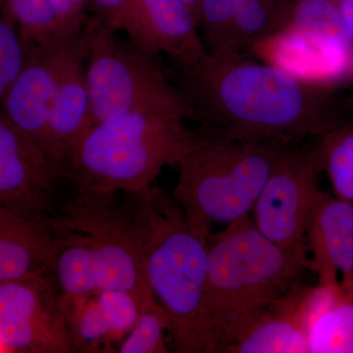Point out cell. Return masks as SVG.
<instances>
[{
  "label": "cell",
  "instance_id": "603a6c76",
  "mask_svg": "<svg viewBox=\"0 0 353 353\" xmlns=\"http://www.w3.org/2000/svg\"><path fill=\"white\" fill-rule=\"evenodd\" d=\"M245 0H201L199 29L204 48L211 52Z\"/></svg>",
  "mask_w": 353,
  "mask_h": 353
},
{
  "label": "cell",
  "instance_id": "7402d4cb",
  "mask_svg": "<svg viewBox=\"0 0 353 353\" xmlns=\"http://www.w3.org/2000/svg\"><path fill=\"white\" fill-rule=\"evenodd\" d=\"M170 320L157 299L139 305L138 319L117 348L119 353H166Z\"/></svg>",
  "mask_w": 353,
  "mask_h": 353
},
{
  "label": "cell",
  "instance_id": "30bf717a",
  "mask_svg": "<svg viewBox=\"0 0 353 353\" xmlns=\"http://www.w3.org/2000/svg\"><path fill=\"white\" fill-rule=\"evenodd\" d=\"M132 46L157 60L185 61L205 52L199 25L183 0H125L108 19Z\"/></svg>",
  "mask_w": 353,
  "mask_h": 353
},
{
  "label": "cell",
  "instance_id": "83f0119b",
  "mask_svg": "<svg viewBox=\"0 0 353 353\" xmlns=\"http://www.w3.org/2000/svg\"><path fill=\"white\" fill-rule=\"evenodd\" d=\"M183 1L189 7L192 15L196 18L197 25H199V8H201V0H183Z\"/></svg>",
  "mask_w": 353,
  "mask_h": 353
},
{
  "label": "cell",
  "instance_id": "d6986e66",
  "mask_svg": "<svg viewBox=\"0 0 353 353\" xmlns=\"http://www.w3.org/2000/svg\"><path fill=\"white\" fill-rule=\"evenodd\" d=\"M303 288L296 285L267 309L225 350L230 353H308L299 311Z\"/></svg>",
  "mask_w": 353,
  "mask_h": 353
},
{
  "label": "cell",
  "instance_id": "6da1fadb",
  "mask_svg": "<svg viewBox=\"0 0 353 353\" xmlns=\"http://www.w3.org/2000/svg\"><path fill=\"white\" fill-rule=\"evenodd\" d=\"M170 63L167 75L209 136L294 146L352 120L329 85L252 57L221 59L205 51Z\"/></svg>",
  "mask_w": 353,
  "mask_h": 353
},
{
  "label": "cell",
  "instance_id": "7c38bea8",
  "mask_svg": "<svg viewBox=\"0 0 353 353\" xmlns=\"http://www.w3.org/2000/svg\"><path fill=\"white\" fill-rule=\"evenodd\" d=\"M85 64L87 39L83 29L64 44L46 134V153L64 180L72 150L90 128Z\"/></svg>",
  "mask_w": 353,
  "mask_h": 353
},
{
  "label": "cell",
  "instance_id": "3957f363",
  "mask_svg": "<svg viewBox=\"0 0 353 353\" xmlns=\"http://www.w3.org/2000/svg\"><path fill=\"white\" fill-rule=\"evenodd\" d=\"M139 209L146 282L170 320L174 352H214L206 310L208 236L154 185L139 194Z\"/></svg>",
  "mask_w": 353,
  "mask_h": 353
},
{
  "label": "cell",
  "instance_id": "4fadbf2b",
  "mask_svg": "<svg viewBox=\"0 0 353 353\" xmlns=\"http://www.w3.org/2000/svg\"><path fill=\"white\" fill-rule=\"evenodd\" d=\"M67 39L26 50L24 66L0 101L2 116L46 157L48 120Z\"/></svg>",
  "mask_w": 353,
  "mask_h": 353
},
{
  "label": "cell",
  "instance_id": "f546056e",
  "mask_svg": "<svg viewBox=\"0 0 353 353\" xmlns=\"http://www.w3.org/2000/svg\"><path fill=\"white\" fill-rule=\"evenodd\" d=\"M0 353H6V350H4V348L0 345Z\"/></svg>",
  "mask_w": 353,
  "mask_h": 353
},
{
  "label": "cell",
  "instance_id": "2e32d148",
  "mask_svg": "<svg viewBox=\"0 0 353 353\" xmlns=\"http://www.w3.org/2000/svg\"><path fill=\"white\" fill-rule=\"evenodd\" d=\"M306 245L319 283L353 292V204L320 190L309 219Z\"/></svg>",
  "mask_w": 353,
  "mask_h": 353
},
{
  "label": "cell",
  "instance_id": "52a82bcc",
  "mask_svg": "<svg viewBox=\"0 0 353 353\" xmlns=\"http://www.w3.org/2000/svg\"><path fill=\"white\" fill-rule=\"evenodd\" d=\"M85 32L90 128L139 111L192 119L189 104L157 60L121 41L117 32L94 16L88 17Z\"/></svg>",
  "mask_w": 353,
  "mask_h": 353
},
{
  "label": "cell",
  "instance_id": "484cf974",
  "mask_svg": "<svg viewBox=\"0 0 353 353\" xmlns=\"http://www.w3.org/2000/svg\"><path fill=\"white\" fill-rule=\"evenodd\" d=\"M87 8L94 13V17L104 21L112 15L125 0H85Z\"/></svg>",
  "mask_w": 353,
  "mask_h": 353
},
{
  "label": "cell",
  "instance_id": "d4e9b609",
  "mask_svg": "<svg viewBox=\"0 0 353 353\" xmlns=\"http://www.w3.org/2000/svg\"><path fill=\"white\" fill-rule=\"evenodd\" d=\"M50 2L65 38L79 34L85 29L88 19L85 0H50Z\"/></svg>",
  "mask_w": 353,
  "mask_h": 353
},
{
  "label": "cell",
  "instance_id": "4dcf8cb0",
  "mask_svg": "<svg viewBox=\"0 0 353 353\" xmlns=\"http://www.w3.org/2000/svg\"><path fill=\"white\" fill-rule=\"evenodd\" d=\"M352 73H353V48H352Z\"/></svg>",
  "mask_w": 353,
  "mask_h": 353
},
{
  "label": "cell",
  "instance_id": "4316f807",
  "mask_svg": "<svg viewBox=\"0 0 353 353\" xmlns=\"http://www.w3.org/2000/svg\"><path fill=\"white\" fill-rule=\"evenodd\" d=\"M333 2L348 38L353 43V0H334Z\"/></svg>",
  "mask_w": 353,
  "mask_h": 353
},
{
  "label": "cell",
  "instance_id": "ffe728a7",
  "mask_svg": "<svg viewBox=\"0 0 353 353\" xmlns=\"http://www.w3.org/2000/svg\"><path fill=\"white\" fill-rule=\"evenodd\" d=\"M3 17L17 30L25 50L67 39L50 0H6Z\"/></svg>",
  "mask_w": 353,
  "mask_h": 353
},
{
  "label": "cell",
  "instance_id": "7a4b0ae2",
  "mask_svg": "<svg viewBox=\"0 0 353 353\" xmlns=\"http://www.w3.org/2000/svg\"><path fill=\"white\" fill-rule=\"evenodd\" d=\"M308 248H282L260 233L252 215L208 240L206 310L214 352H225L311 269Z\"/></svg>",
  "mask_w": 353,
  "mask_h": 353
},
{
  "label": "cell",
  "instance_id": "277c9868",
  "mask_svg": "<svg viewBox=\"0 0 353 353\" xmlns=\"http://www.w3.org/2000/svg\"><path fill=\"white\" fill-rule=\"evenodd\" d=\"M185 121L176 114L139 111L94 125L72 150L67 185L108 194L145 192L164 167L178 165L208 139Z\"/></svg>",
  "mask_w": 353,
  "mask_h": 353
},
{
  "label": "cell",
  "instance_id": "44dd1931",
  "mask_svg": "<svg viewBox=\"0 0 353 353\" xmlns=\"http://www.w3.org/2000/svg\"><path fill=\"white\" fill-rule=\"evenodd\" d=\"M318 145L334 196L353 204V119L323 137Z\"/></svg>",
  "mask_w": 353,
  "mask_h": 353
},
{
  "label": "cell",
  "instance_id": "f1b7e54d",
  "mask_svg": "<svg viewBox=\"0 0 353 353\" xmlns=\"http://www.w3.org/2000/svg\"><path fill=\"white\" fill-rule=\"evenodd\" d=\"M310 1L328 2V1H334V0H310Z\"/></svg>",
  "mask_w": 353,
  "mask_h": 353
},
{
  "label": "cell",
  "instance_id": "8fae6325",
  "mask_svg": "<svg viewBox=\"0 0 353 353\" xmlns=\"http://www.w3.org/2000/svg\"><path fill=\"white\" fill-rule=\"evenodd\" d=\"M66 185L43 150L0 113V205L50 217Z\"/></svg>",
  "mask_w": 353,
  "mask_h": 353
},
{
  "label": "cell",
  "instance_id": "5bb4252c",
  "mask_svg": "<svg viewBox=\"0 0 353 353\" xmlns=\"http://www.w3.org/2000/svg\"><path fill=\"white\" fill-rule=\"evenodd\" d=\"M252 54L297 79L321 85L352 71V48L290 25L254 44Z\"/></svg>",
  "mask_w": 353,
  "mask_h": 353
},
{
  "label": "cell",
  "instance_id": "9c48e42d",
  "mask_svg": "<svg viewBox=\"0 0 353 353\" xmlns=\"http://www.w3.org/2000/svg\"><path fill=\"white\" fill-rule=\"evenodd\" d=\"M50 272L0 282V345L6 353L75 352Z\"/></svg>",
  "mask_w": 353,
  "mask_h": 353
},
{
  "label": "cell",
  "instance_id": "9a60e30c",
  "mask_svg": "<svg viewBox=\"0 0 353 353\" xmlns=\"http://www.w3.org/2000/svg\"><path fill=\"white\" fill-rule=\"evenodd\" d=\"M60 299L75 352H117L139 317L138 301L123 290H97Z\"/></svg>",
  "mask_w": 353,
  "mask_h": 353
},
{
  "label": "cell",
  "instance_id": "8992f818",
  "mask_svg": "<svg viewBox=\"0 0 353 353\" xmlns=\"http://www.w3.org/2000/svg\"><path fill=\"white\" fill-rule=\"evenodd\" d=\"M50 219L55 230L71 233L85 248L99 290L129 292L139 305L154 299L146 282L139 194L67 185Z\"/></svg>",
  "mask_w": 353,
  "mask_h": 353
},
{
  "label": "cell",
  "instance_id": "e0dca14e",
  "mask_svg": "<svg viewBox=\"0 0 353 353\" xmlns=\"http://www.w3.org/2000/svg\"><path fill=\"white\" fill-rule=\"evenodd\" d=\"M57 250L50 217L0 205V282L48 273Z\"/></svg>",
  "mask_w": 353,
  "mask_h": 353
},
{
  "label": "cell",
  "instance_id": "ba28073f",
  "mask_svg": "<svg viewBox=\"0 0 353 353\" xmlns=\"http://www.w3.org/2000/svg\"><path fill=\"white\" fill-rule=\"evenodd\" d=\"M322 172L318 143L285 148L253 208L260 233L282 248H307L306 233Z\"/></svg>",
  "mask_w": 353,
  "mask_h": 353
},
{
  "label": "cell",
  "instance_id": "ac0fdd59",
  "mask_svg": "<svg viewBox=\"0 0 353 353\" xmlns=\"http://www.w3.org/2000/svg\"><path fill=\"white\" fill-rule=\"evenodd\" d=\"M299 311L308 352L353 353V292L340 283L303 288Z\"/></svg>",
  "mask_w": 353,
  "mask_h": 353
},
{
  "label": "cell",
  "instance_id": "5b68a950",
  "mask_svg": "<svg viewBox=\"0 0 353 353\" xmlns=\"http://www.w3.org/2000/svg\"><path fill=\"white\" fill-rule=\"evenodd\" d=\"M290 146L209 136L183 158L172 192L192 230L208 236L211 226L252 215L265 183Z\"/></svg>",
  "mask_w": 353,
  "mask_h": 353
},
{
  "label": "cell",
  "instance_id": "cb8c5ba5",
  "mask_svg": "<svg viewBox=\"0 0 353 353\" xmlns=\"http://www.w3.org/2000/svg\"><path fill=\"white\" fill-rule=\"evenodd\" d=\"M25 61V46L17 30L6 18H0V101L19 75Z\"/></svg>",
  "mask_w": 353,
  "mask_h": 353
}]
</instances>
